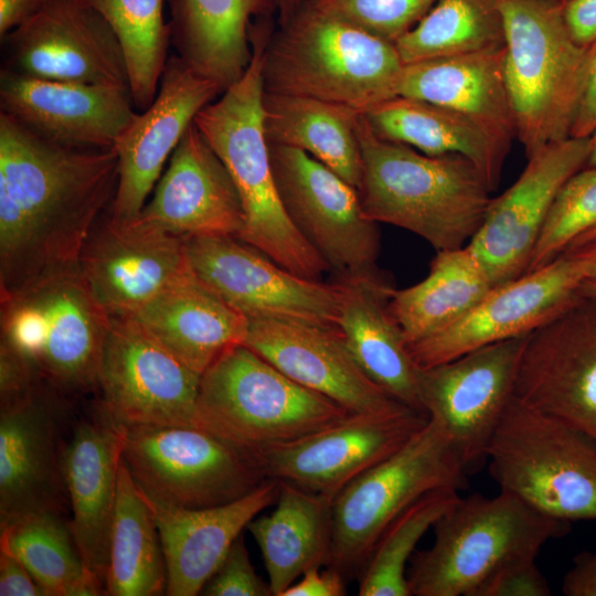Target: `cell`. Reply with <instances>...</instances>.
Returning a JSON list of instances; mask_svg holds the SVG:
<instances>
[{"instance_id": "6da1fadb", "label": "cell", "mask_w": 596, "mask_h": 596, "mask_svg": "<svg viewBox=\"0 0 596 596\" xmlns=\"http://www.w3.org/2000/svg\"><path fill=\"white\" fill-rule=\"evenodd\" d=\"M117 187L114 147L62 146L0 113V295L76 266Z\"/></svg>"}, {"instance_id": "7a4b0ae2", "label": "cell", "mask_w": 596, "mask_h": 596, "mask_svg": "<svg viewBox=\"0 0 596 596\" xmlns=\"http://www.w3.org/2000/svg\"><path fill=\"white\" fill-rule=\"evenodd\" d=\"M267 20L249 32L252 58L243 75L193 123L228 171L244 211L238 240L254 246L287 270L321 279L329 268L294 225L281 203L264 129V53Z\"/></svg>"}, {"instance_id": "3957f363", "label": "cell", "mask_w": 596, "mask_h": 596, "mask_svg": "<svg viewBox=\"0 0 596 596\" xmlns=\"http://www.w3.org/2000/svg\"><path fill=\"white\" fill-rule=\"evenodd\" d=\"M358 135L362 210L425 240L436 252L466 246L482 224L492 192L480 170L459 155L429 156L379 137L361 116Z\"/></svg>"}, {"instance_id": "277c9868", "label": "cell", "mask_w": 596, "mask_h": 596, "mask_svg": "<svg viewBox=\"0 0 596 596\" xmlns=\"http://www.w3.org/2000/svg\"><path fill=\"white\" fill-rule=\"evenodd\" d=\"M264 53V89L352 107L364 114L395 96L404 63L394 43L329 15L309 0Z\"/></svg>"}, {"instance_id": "5b68a950", "label": "cell", "mask_w": 596, "mask_h": 596, "mask_svg": "<svg viewBox=\"0 0 596 596\" xmlns=\"http://www.w3.org/2000/svg\"><path fill=\"white\" fill-rule=\"evenodd\" d=\"M504 25V77L517 138L530 158L571 137L584 93L589 49L572 38L563 6L499 0Z\"/></svg>"}, {"instance_id": "8992f818", "label": "cell", "mask_w": 596, "mask_h": 596, "mask_svg": "<svg viewBox=\"0 0 596 596\" xmlns=\"http://www.w3.org/2000/svg\"><path fill=\"white\" fill-rule=\"evenodd\" d=\"M0 301V345L22 358L56 392L98 389L110 317L78 265L1 294Z\"/></svg>"}, {"instance_id": "52a82bcc", "label": "cell", "mask_w": 596, "mask_h": 596, "mask_svg": "<svg viewBox=\"0 0 596 596\" xmlns=\"http://www.w3.org/2000/svg\"><path fill=\"white\" fill-rule=\"evenodd\" d=\"M430 547L409 561L411 596H469L494 570L519 557H538L571 522L549 517L518 497L500 491L458 500L433 526Z\"/></svg>"}, {"instance_id": "ba28073f", "label": "cell", "mask_w": 596, "mask_h": 596, "mask_svg": "<svg viewBox=\"0 0 596 596\" xmlns=\"http://www.w3.org/2000/svg\"><path fill=\"white\" fill-rule=\"evenodd\" d=\"M348 414L240 344L201 375L195 424L255 454L315 433Z\"/></svg>"}, {"instance_id": "9c48e42d", "label": "cell", "mask_w": 596, "mask_h": 596, "mask_svg": "<svg viewBox=\"0 0 596 596\" xmlns=\"http://www.w3.org/2000/svg\"><path fill=\"white\" fill-rule=\"evenodd\" d=\"M486 459L500 491L554 519L596 520V439L573 425L513 397Z\"/></svg>"}, {"instance_id": "30bf717a", "label": "cell", "mask_w": 596, "mask_h": 596, "mask_svg": "<svg viewBox=\"0 0 596 596\" xmlns=\"http://www.w3.org/2000/svg\"><path fill=\"white\" fill-rule=\"evenodd\" d=\"M466 471L443 427L428 417L397 451L333 497L327 566L358 579L390 523L430 491L465 489Z\"/></svg>"}, {"instance_id": "8fae6325", "label": "cell", "mask_w": 596, "mask_h": 596, "mask_svg": "<svg viewBox=\"0 0 596 596\" xmlns=\"http://www.w3.org/2000/svg\"><path fill=\"white\" fill-rule=\"evenodd\" d=\"M123 459L136 483L173 505L225 504L266 476L254 454L193 426H121Z\"/></svg>"}, {"instance_id": "7c38bea8", "label": "cell", "mask_w": 596, "mask_h": 596, "mask_svg": "<svg viewBox=\"0 0 596 596\" xmlns=\"http://www.w3.org/2000/svg\"><path fill=\"white\" fill-rule=\"evenodd\" d=\"M277 190L289 219L336 279L380 273L379 224L358 190L307 152L269 143Z\"/></svg>"}, {"instance_id": "4fadbf2b", "label": "cell", "mask_w": 596, "mask_h": 596, "mask_svg": "<svg viewBox=\"0 0 596 596\" xmlns=\"http://www.w3.org/2000/svg\"><path fill=\"white\" fill-rule=\"evenodd\" d=\"M191 269L248 320L281 319L338 328L341 286L294 274L232 236L183 238Z\"/></svg>"}, {"instance_id": "5bb4252c", "label": "cell", "mask_w": 596, "mask_h": 596, "mask_svg": "<svg viewBox=\"0 0 596 596\" xmlns=\"http://www.w3.org/2000/svg\"><path fill=\"white\" fill-rule=\"evenodd\" d=\"M201 375L132 318H110L98 375L99 411L121 426H193Z\"/></svg>"}, {"instance_id": "9a60e30c", "label": "cell", "mask_w": 596, "mask_h": 596, "mask_svg": "<svg viewBox=\"0 0 596 596\" xmlns=\"http://www.w3.org/2000/svg\"><path fill=\"white\" fill-rule=\"evenodd\" d=\"M514 397L596 439V295L583 292L525 337Z\"/></svg>"}, {"instance_id": "2e32d148", "label": "cell", "mask_w": 596, "mask_h": 596, "mask_svg": "<svg viewBox=\"0 0 596 596\" xmlns=\"http://www.w3.org/2000/svg\"><path fill=\"white\" fill-rule=\"evenodd\" d=\"M584 267L563 253L547 265L493 287L469 312L445 329L407 345L419 369L478 348L522 338L583 295Z\"/></svg>"}, {"instance_id": "e0dca14e", "label": "cell", "mask_w": 596, "mask_h": 596, "mask_svg": "<svg viewBox=\"0 0 596 596\" xmlns=\"http://www.w3.org/2000/svg\"><path fill=\"white\" fill-rule=\"evenodd\" d=\"M525 337L419 369L422 408L443 427L466 470L486 459L489 443L514 397Z\"/></svg>"}, {"instance_id": "ac0fdd59", "label": "cell", "mask_w": 596, "mask_h": 596, "mask_svg": "<svg viewBox=\"0 0 596 596\" xmlns=\"http://www.w3.org/2000/svg\"><path fill=\"white\" fill-rule=\"evenodd\" d=\"M427 421V415L414 409L349 413L315 433L254 455L266 478L334 497L397 451Z\"/></svg>"}, {"instance_id": "d6986e66", "label": "cell", "mask_w": 596, "mask_h": 596, "mask_svg": "<svg viewBox=\"0 0 596 596\" xmlns=\"http://www.w3.org/2000/svg\"><path fill=\"white\" fill-rule=\"evenodd\" d=\"M1 68L10 72L61 82L128 86L115 32L82 0L53 1L1 38Z\"/></svg>"}, {"instance_id": "ffe728a7", "label": "cell", "mask_w": 596, "mask_h": 596, "mask_svg": "<svg viewBox=\"0 0 596 596\" xmlns=\"http://www.w3.org/2000/svg\"><path fill=\"white\" fill-rule=\"evenodd\" d=\"M589 151L590 136L550 143L528 158L510 188L491 199L482 224L467 246L494 287L526 272L555 196L586 166Z\"/></svg>"}, {"instance_id": "44dd1931", "label": "cell", "mask_w": 596, "mask_h": 596, "mask_svg": "<svg viewBox=\"0 0 596 596\" xmlns=\"http://www.w3.org/2000/svg\"><path fill=\"white\" fill-rule=\"evenodd\" d=\"M92 294L110 318L134 316L189 267L183 238L138 216L100 217L78 258Z\"/></svg>"}, {"instance_id": "7402d4cb", "label": "cell", "mask_w": 596, "mask_h": 596, "mask_svg": "<svg viewBox=\"0 0 596 596\" xmlns=\"http://www.w3.org/2000/svg\"><path fill=\"white\" fill-rule=\"evenodd\" d=\"M222 91L181 57H168L155 100L137 113L114 143L118 187L109 209L117 221L136 219L196 114Z\"/></svg>"}, {"instance_id": "603a6c76", "label": "cell", "mask_w": 596, "mask_h": 596, "mask_svg": "<svg viewBox=\"0 0 596 596\" xmlns=\"http://www.w3.org/2000/svg\"><path fill=\"white\" fill-rule=\"evenodd\" d=\"M127 85H91L1 68L0 113L67 147L108 149L137 114Z\"/></svg>"}, {"instance_id": "cb8c5ba5", "label": "cell", "mask_w": 596, "mask_h": 596, "mask_svg": "<svg viewBox=\"0 0 596 596\" xmlns=\"http://www.w3.org/2000/svg\"><path fill=\"white\" fill-rule=\"evenodd\" d=\"M58 392L44 385L0 407V529L68 503L58 444Z\"/></svg>"}, {"instance_id": "d4e9b609", "label": "cell", "mask_w": 596, "mask_h": 596, "mask_svg": "<svg viewBox=\"0 0 596 596\" xmlns=\"http://www.w3.org/2000/svg\"><path fill=\"white\" fill-rule=\"evenodd\" d=\"M244 344L292 381L330 398L349 413L413 409L363 372L338 328L292 320L255 319L249 321Z\"/></svg>"}, {"instance_id": "484cf974", "label": "cell", "mask_w": 596, "mask_h": 596, "mask_svg": "<svg viewBox=\"0 0 596 596\" xmlns=\"http://www.w3.org/2000/svg\"><path fill=\"white\" fill-rule=\"evenodd\" d=\"M138 217L181 238L240 237L244 211L238 192L194 123L171 155L151 200Z\"/></svg>"}, {"instance_id": "4316f807", "label": "cell", "mask_w": 596, "mask_h": 596, "mask_svg": "<svg viewBox=\"0 0 596 596\" xmlns=\"http://www.w3.org/2000/svg\"><path fill=\"white\" fill-rule=\"evenodd\" d=\"M139 489L160 533L168 572L166 595L194 596L203 590L247 524L276 502L279 482L266 478L244 497L199 509L177 507Z\"/></svg>"}, {"instance_id": "83f0119b", "label": "cell", "mask_w": 596, "mask_h": 596, "mask_svg": "<svg viewBox=\"0 0 596 596\" xmlns=\"http://www.w3.org/2000/svg\"><path fill=\"white\" fill-rule=\"evenodd\" d=\"M121 460L123 427L100 411L79 422L62 449L71 528L86 568L104 585Z\"/></svg>"}, {"instance_id": "f1b7e54d", "label": "cell", "mask_w": 596, "mask_h": 596, "mask_svg": "<svg viewBox=\"0 0 596 596\" xmlns=\"http://www.w3.org/2000/svg\"><path fill=\"white\" fill-rule=\"evenodd\" d=\"M128 318L200 375L226 351L244 344L249 329L248 318L202 281L190 265Z\"/></svg>"}, {"instance_id": "f546056e", "label": "cell", "mask_w": 596, "mask_h": 596, "mask_svg": "<svg viewBox=\"0 0 596 596\" xmlns=\"http://www.w3.org/2000/svg\"><path fill=\"white\" fill-rule=\"evenodd\" d=\"M395 96L460 113L510 147L517 124L504 77V46L404 64Z\"/></svg>"}, {"instance_id": "4dcf8cb0", "label": "cell", "mask_w": 596, "mask_h": 596, "mask_svg": "<svg viewBox=\"0 0 596 596\" xmlns=\"http://www.w3.org/2000/svg\"><path fill=\"white\" fill-rule=\"evenodd\" d=\"M337 281L341 286L338 330L349 352L373 382L425 414L419 400V368L387 308L393 287L380 273Z\"/></svg>"}, {"instance_id": "1f68e13d", "label": "cell", "mask_w": 596, "mask_h": 596, "mask_svg": "<svg viewBox=\"0 0 596 596\" xmlns=\"http://www.w3.org/2000/svg\"><path fill=\"white\" fill-rule=\"evenodd\" d=\"M171 44L178 56L222 93L248 66L249 30L277 10L276 0H167Z\"/></svg>"}, {"instance_id": "d6a6232c", "label": "cell", "mask_w": 596, "mask_h": 596, "mask_svg": "<svg viewBox=\"0 0 596 596\" xmlns=\"http://www.w3.org/2000/svg\"><path fill=\"white\" fill-rule=\"evenodd\" d=\"M363 115L379 137L429 156H462L480 170L491 191L498 187L510 147L467 116L405 96L385 99Z\"/></svg>"}, {"instance_id": "836d02e7", "label": "cell", "mask_w": 596, "mask_h": 596, "mask_svg": "<svg viewBox=\"0 0 596 596\" xmlns=\"http://www.w3.org/2000/svg\"><path fill=\"white\" fill-rule=\"evenodd\" d=\"M279 482L276 507L246 526L255 539L273 596L308 570L327 566L332 543L333 497Z\"/></svg>"}, {"instance_id": "e575fe53", "label": "cell", "mask_w": 596, "mask_h": 596, "mask_svg": "<svg viewBox=\"0 0 596 596\" xmlns=\"http://www.w3.org/2000/svg\"><path fill=\"white\" fill-rule=\"evenodd\" d=\"M264 129L268 143L300 149L356 190L362 178L359 110L311 97L265 92Z\"/></svg>"}, {"instance_id": "d590c367", "label": "cell", "mask_w": 596, "mask_h": 596, "mask_svg": "<svg viewBox=\"0 0 596 596\" xmlns=\"http://www.w3.org/2000/svg\"><path fill=\"white\" fill-rule=\"evenodd\" d=\"M493 287L466 245L436 252L423 280L392 288L387 308L408 345L458 321Z\"/></svg>"}, {"instance_id": "8d00e7d4", "label": "cell", "mask_w": 596, "mask_h": 596, "mask_svg": "<svg viewBox=\"0 0 596 596\" xmlns=\"http://www.w3.org/2000/svg\"><path fill=\"white\" fill-rule=\"evenodd\" d=\"M168 572L153 513L124 459L109 536L106 595L166 594Z\"/></svg>"}, {"instance_id": "74e56055", "label": "cell", "mask_w": 596, "mask_h": 596, "mask_svg": "<svg viewBox=\"0 0 596 596\" xmlns=\"http://www.w3.org/2000/svg\"><path fill=\"white\" fill-rule=\"evenodd\" d=\"M3 543L26 567L45 596H97L104 583L85 566L71 522L60 513L26 515L0 529Z\"/></svg>"}, {"instance_id": "f35d334b", "label": "cell", "mask_w": 596, "mask_h": 596, "mask_svg": "<svg viewBox=\"0 0 596 596\" xmlns=\"http://www.w3.org/2000/svg\"><path fill=\"white\" fill-rule=\"evenodd\" d=\"M395 46L404 64L504 46L499 0H437Z\"/></svg>"}, {"instance_id": "ab89813d", "label": "cell", "mask_w": 596, "mask_h": 596, "mask_svg": "<svg viewBox=\"0 0 596 596\" xmlns=\"http://www.w3.org/2000/svg\"><path fill=\"white\" fill-rule=\"evenodd\" d=\"M111 26L125 57L128 86L139 110L155 100L171 44L164 0H82Z\"/></svg>"}, {"instance_id": "60d3db41", "label": "cell", "mask_w": 596, "mask_h": 596, "mask_svg": "<svg viewBox=\"0 0 596 596\" xmlns=\"http://www.w3.org/2000/svg\"><path fill=\"white\" fill-rule=\"evenodd\" d=\"M459 497L457 489L434 490L400 513L379 539L359 576V595L411 596L407 564L423 535Z\"/></svg>"}, {"instance_id": "b9f144b4", "label": "cell", "mask_w": 596, "mask_h": 596, "mask_svg": "<svg viewBox=\"0 0 596 596\" xmlns=\"http://www.w3.org/2000/svg\"><path fill=\"white\" fill-rule=\"evenodd\" d=\"M596 226V167L585 166L561 188L549 211L526 272L561 256L572 243Z\"/></svg>"}, {"instance_id": "7bdbcfd3", "label": "cell", "mask_w": 596, "mask_h": 596, "mask_svg": "<svg viewBox=\"0 0 596 596\" xmlns=\"http://www.w3.org/2000/svg\"><path fill=\"white\" fill-rule=\"evenodd\" d=\"M322 12L396 43L437 0H309Z\"/></svg>"}, {"instance_id": "ee69618b", "label": "cell", "mask_w": 596, "mask_h": 596, "mask_svg": "<svg viewBox=\"0 0 596 596\" xmlns=\"http://www.w3.org/2000/svg\"><path fill=\"white\" fill-rule=\"evenodd\" d=\"M202 592L206 596H273L269 584L255 572L242 534Z\"/></svg>"}, {"instance_id": "f6af8a7d", "label": "cell", "mask_w": 596, "mask_h": 596, "mask_svg": "<svg viewBox=\"0 0 596 596\" xmlns=\"http://www.w3.org/2000/svg\"><path fill=\"white\" fill-rule=\"evenodd\" d=\"M551 588L536 557L509 561L482 579L469 596H550Z\"/></svg>"}, {"instance_id": "bcb514c9", "label": "cell", "mask_w": 596, "mask_h": 596, "mask_svg": "<svg viewBox=\"0 0 596 596\" xmlns=\"http://www.w3.org/2000/svg\"><path fill=\"white\" fill-rule=\"evenodd\" d=\"M0 596H45L23 563L0 543Z\"/></svg>"}, {"instance_id": "7dc6e473", "label": "cell", "mask_w": 596, "mask_h": 596, "mask_svg": "<svg viewBox=\"0 0 596 596\" xmlns=\"http://www.w3.org/2000/svg\"><path fill=\"white\" fill-rule=\"evenodd\" d=\"M308 570L281 596H344L347 579L336 570L324 566Z\"/></svg>"}, {"instance_id": "c3c4849f", "label": "cell", "mask_w": 596, "mask_h": 596, "mask_svg": "<svg viewBox=\"0 0 596 596\" xmlns=\"http://www.w3.org/2000/svg\"><path fill=\"white\" fill-rule=\"evenodd\" d=\"M563 17L578 45L588 49L596 43V0H568Z\"/></svg>"}, {"instance_id": "681fc988", "label": "cell", "mask_w": 596, "mask_h": 596, "mask_svg": "<svg viewBox=\"0 0 596 596\" xmlns=\"http://www.w3.org/2000/svg\"><path fill=\"white\" fill-rule=\"evenodd\" d=\"M565 596H596V552L578 553L562 582Z\"/></svg>"}, {"instance_id": "f907efd6", "label": "cell", "mask_w": 596, "mask_h": 596, "mask_svg": "<svg viewBox=\"0 0 596 596\" xmlns=\"http://www.w3.org/2000/svg\"><path fill=\"white\" fill-rule=\"evenodd\" d=\"M596 129V43L589 49L587 78L571 137H589Z\"/></svg>"}, {"instance_id": "816d5d0a", "label": "cell", "mask_w": 596, "mask_h": 596, "mask_svg": "<svg viewBox=\"0 0 596 596\" xmlns=\"http://www.w3.org/2000/svg\"><path fill=\"white\" fill-rule=\"evenodd\" d=\"M55 0H0V39Z\"/></svg>"}, {"instance_id": "f5cc1de1", "label": "cell", "mask_w": 596, "mask_h": 596, "mask_svg": "<svg viewBox=\"0 0 596 596\" xmlns=\"http://www.w3.org/2000/svg\"><path fill=\"white\" fill-rule=\"evenodd\" d=\"M564 253H570L577 257L584 267L586 281L596 284V241Z\"/></svg>"}, {"instance_id": "db71d44e", "label": "cell", "mask_w": 596, "mask_h": 596, "mask_svg": "<svg viewBox=\"0 0 596 596\" xmlns=\"http://www.w3.org/2000/svg\"><path fill=\"white\" fill-rule=\"evenodd\" d=\"M305 0H276L277 11L279 13V23L286 21Z\"/></svg>"}, {"instance_id": "11a10c76", "label": "cell", "mask_w": 596, "mask_h": 596, "mask_svg": "<svg viewBox=\"0 0 596 596\" xmlns=\"http://www.w3.org/2000/svg\"><path fill=\"white\" fill-rule=\"evenodd\" d=\"M594 241H596V226L587 231L585 234H583L578 238H576L566 251L579 247L584 244H587Z\"/></svg>"}, {"instance_id": "9f6ffc18", "label": "cell", "mask_w": 596, "mask_h": 596, "mask_svg": "<svg viewBox=\"0 0 596 596\" xmlns=\"http://www.w3.org/2000/svg\"><path fill=\"white\" fill-rule=\"evenodd\" d=\"M587 167H596V129L590 135V151L587 159Z\"/></svg>"}, {"instance_id": "6f0895ef", "label": "cell", "mask_w": 596, "mask_h": 596, "mask_svg": "<svg viewBox=\"0 0 596 596\" xmlns=\"http://www.w3.org/2000/svg\"><path fill=\"white\" fill-rule=\"evenodd\" d=\"M583 292L588 295H596V284L585 281L583 286Z\"/></svg>"}, {"instance_id": "680465c9", "label": "cell", "mask_w": 596, "mask_h": 596, "mask_svg": "<svg viewBox=\"0 0 596 596\" xmlns=\"http://www.w3.org/2000/svg\"><path fill=\"white\" fill-rule=\"evenodd\" d=\"M547 1L557 3V4H560V6H564L568 0H547Z\"/></svg>"}]
</instances>
